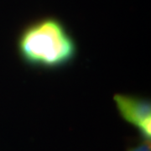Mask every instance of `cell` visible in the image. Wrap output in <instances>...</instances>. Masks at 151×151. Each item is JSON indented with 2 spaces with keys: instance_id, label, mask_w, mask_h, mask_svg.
Masks as SVG:
<instances>
[{
  "instance_id": "1",
  "label": "cell",
  "mask_w": 151,
  "mask_h": 151,
  "mask_svg": "<svg viewBox=\"0 0 151 151\" xmlns=\"http://www.w3.org/2000/svg\"><path fill=\"white\" fill-rule=\"evenodd\" d=\"M18 49L28 64L44 68L64 65L76 51L72 37L57 19L46 18L28 26L19 37Z\"/></svg>"
},
{
  "instance_id": "2",
  "label": "cell",
  "mask_w": 151,
  "mask_h": 151,
  "mask_svg": "<svg viewBox=\"0 0 151 151\" xmlns=\"http://www.w3.org/2000/svg\"><path fill=\"white\" fill-rule=\"evenodd\" d=\"M113 99L121 116L134 125L145 139L151 137V105L150 101L139 97L116 94Z\"/></svg>"
},
{
  "instance_id": "3",
  "label": "cell",
  "mask_w": 151,
  "mask_h": 151,
  "mask_svg": "<svg viewBox=\"0 0 151 151\" xmlns=\"http://www.w3.org/2000/svg\"><path fill=\"white\" fill-rule=\"evenodd\" d=\"M129 151H151V145L150 139H145L135 147H133Z\"/></svg>"
}]
</instances>
